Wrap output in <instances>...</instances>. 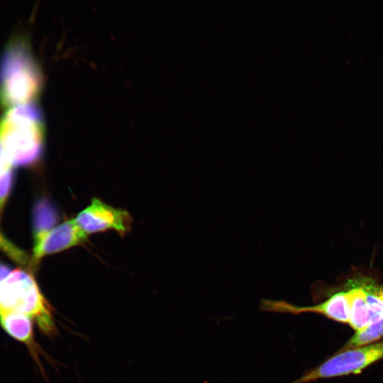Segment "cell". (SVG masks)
<instances>
[{
	"label": "cell",
	"mask_w": 383,
	"mask_h": 383,
	"mask_svg": "<svg viewBox=\"0 0 383 383\" xmlns=\"http://www.w3.org/2000/svg\"><path fill=\"white\" fill-rule=\"evenodd\" d=\"M43 140L42 115L31 104L9 108L0 118V145L13 167L35 163Z\"/></svg>",
	"instance_id": "6da1fadb"
},
{
	"label": "cell",
	"mask_w": 383,
	"mask_h": 383,
	"mask_svg": "<svg viewBox=\"0 0 383 383\" xmlns=\"http://www.w3.org/2000/svg\"><path fill=\"white\" fill-rule=\"evenodd\" d=\"M11 313L30 317L47 335L57 332L52 307L33 274L23 269L13 270L0 282V316Z\"/></svg>",
	"instance_id": "7a4b0ae2"
},
{
	"label": "cell",
	"mask_w": 383,
	"mask_h": 383,
	"mask_svg": "<svg viewBox=\"0 0 383 383\" xmlns=\"http://www.w3.org/2000/svg\"><path fill=\"white\" fill-rule=\"evenodd\" d=\"M40 87V73L26 45L13 40L0 62V105L9 109L29 104Z\"/></svg>",
	"instance_id": "3957f363"
},
{
	"label": "cell",
	"mask_w": 383,
	"mask_h": 383,
	"mask_svg": "<svg viewBox=\"0 0 383 383\" xmlns=\"http://www.w3.org/2000/svg\"><path fill=\"white\" fill-rule=\"evenodd\" d=\"M382 358L383 342L340 351L289 383H310L321 379L360 373Z\"/></svg>",
	"instance_id": "277c9868"
},
{
	"label": "cell",
	"mask_w": 383,
	"mask_h": 383,
	"mask_svg": "<svg viewBox=\"0 0 383 383\" xmlns=\"http://www.w3.org/2000/svg\"><path fill=\"white\" fill-rule=\"evenodd\" d=\"M74 219L87 235L109 229L123 235L129 231L132 223L127 211L113 208L97 198H94Z\"/></svg>",
	"instance_id": "5b68a950"
},
{
	"label": "cell",
	"mask_w": 383,
	"mask_h": 383,
	"mask_svg": "<svg viewBox=\"0 0 383 383\" xmlns=\"http://www.w3.org/2000/svg\"><path fill=\"white\" fill-rule=\"evenodd\" d=\"M260 308L265 311L296 315L315 313L343 323L350 321V306L346 290L333 293L325 301L313 306H301L284 300L262 299Z\"/></svg>",
	"instance_id": "8992f818"
},
{
	"label": "cell",
	"mask_w": 383,
	"mask_h": 383,
	"mask_svg": "<svg viewBox=\"0 0 383 383\" xmlns=\"http://www.w3.org/2000/svg\"><path fill=\"white\" fill-rule=\"evenodd\" d=\"M87 238V235L77 225L74 219L64 221L34 245L30 266L35 267L43 257L81 244Z\"/></svg>",
	"instance_id": "52a82bcc"
},
{
	"label": "cell",
	"mask_w": 383,
	"mask_h": 383,
	"mask_svg": "<svg viewBox=\"0 0 383 383\" xmlns=\"http://www.w3.org/2000/svg\"><path fill=\"white\" fill-rule=\"evenodd\" d=\"M345 287L350 301L349 325L352 328L360 330L382 317L373 312L367 304L362 277L348 279Z\"/></svg>",
	"instance_id": "ba28073f"
},
{
	"label": "cell",
	"mask_w": 383,
	"mask_h": 383,
	"mask_svg": "<svg viewBox=\"0 0 383 383\" xmlns=\"http://www.w3.org/2000/svg\"><path fill=\"white\" fill-rule=\"evenodd\" d=\"M32 319L21 313H11L0 316V325L11 337L29 347L35 357L37 347L33 338Z\"/></svg>",
	"instance_id": "9c48e42d"
},
{
	"label": "cell",
	"mask_w": 383,
	"mask_h": 383,
	"mask_svg": "<svg viewBox=\"0 0 383 383\" xmlns=\"http://www.w3.org/2000/svg\"><path fill=\"white\" fill-rule=\"evenodd\" d=\"M33 216L34 245H35L55 228L57 215L49 201L41 199L35 204Z\"/></svg>",
	"instance_id": "30bf717a"
},
{
	"label": "cell",
	"mask_w": 383,
	"mask_h": 383,
	"mask_svg": "<svg viewBox=\"0 0 383 383\" xmlns=\"http://www.w3.org/2000/svg\"><path fill=\"white\" fill-rule=\"evenodd\" d=\"M383 336V316L356 331L354 335L342 346L339 352L355 349L371 343Z\"/></svg>",
	"instance_id": "8fae6325"
},
{
	"label": "cell",
	"mask_w": 383,
	"mask_h": 383,
	"mask_svg": "<svg viewBox=\"0 0 383 383\" xmlns=\"http://www.w3.org/2000/svg\"><path fill=\"white\" fill-rule=\"evenodd\" d=\"M362 284L370 308L375 313L383 316V284L366 277H362Z\"/></svg>",
	"instance_id": "7c38bea8"
},
{
	"label": "cell",
	"mask_w": 383,
	"mask_h": 383,
	"mask_svg": "<svg viewBox=\"0 0 383 383\" xmlns=\"http://www.w3.org/2000/svg\"><path fill=\"white\" fill-rule=\"evenodd\" d=\"M0 250L17 264L22 266L30 265V260L27 253L10 242L1 232Z\"/></svg>",
	"instance_id": "4fadbf2b"
},
{
	"label": "cell",
	"mask_w": 383,
	"mask_h": 383,
	"mask_svg": "<svg viewBox=\"0 0 383 383\" xmlns=\"http://www.w3.org/2000/svg\"><path fill=\"white\" fill-rule=\"evenodd\" d=\"M13 179V167L0 170V218L9 195Z\"/></svg>",
	"instance_id": "5bb4252c"
},
{
	"label": "cell",
	"mask_w": 383,
	"mask_h": 383,
	"mask_svg": "<svg viewBox=\"0 0 383 383\" xmlns=\"http://www.w3.org/2000/svg\"><path fill=\"white\" fill-rule=\"evenodd\" d=\"M9 167H13V166L6 156L4 152L3 151L0 145V170Z\"/></svg>",
	"instance_id": "9a60e30c"
},
{
	"label": "cell",
	"mask_w": 383,
	"mask_h": 383,
	"mask_svg": "<svg viewBox=\"0 0 383 383\" xmlns=\"http://www.w3.org/2000/svg\"><path fill=\"white\" fill-rule=\"evenodd\" d=\"M11 272L7 265L0 262V282L4 279Z\"/></svg>",
	"instance_id": "2e32d148"
}]
</instances>
